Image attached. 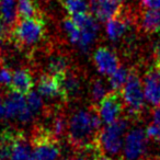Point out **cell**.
<instances>
[{
    "label": "cell",
    "instance_id": "74e56055",
    "mask_svg": "<svg viewBox=\"0 0 160 160\" xmlns=\"http://www.w3.org/2000/svg\"><path fill=\"white\" fill-rule=\"evenodd\" d=\"M159 160H160V159H159Z\"/></svg>",
    "mask_w": 160,
    "mask_h": 160
},
{
    "label": "cell",
    "instance_id": "f1b7e54d",
    "mask_svg": "<svg viewBox=\"0 0 160 160\" xmlns=\"http://www.w3.org/2000/svg\"><path fill=\"white\" fill-rule=\"evenodd\" d=\"M12 79V71L5 66L0 67V86L2 87H10Z\"/></svg>",
    "mask_w": 160,
    "mask_h": 160
},
{
    "label": "cell",
    "instance_id": "ac0fdd59",
    "mask_svg": "<svg viewBox=\"0 0 160 160\" xmlns=\"http://www.w3.org/2000/svg\"><path fill=\"white\" fill-rule=\"evenodd\" d=\"M139 28L144 33L160 32V9H146L139 18Z\"/></svg>",
    "mask_w": 160,
    "mask_h": 160
},
{
    "label": "cell",
    "instance_id": "9c48e42d",
    "mask_svg": "<svg viewBox=\"0 0 160 160\" xmlns=\"http://www.w3.org/2000/svg\"><path fill=\"white\" fill-rule=\"evenodd\" d=\"M6 118L10 120H17L21 123H28L33 120L34 115L29 109L25 96L10 90L5 100Z\"/></svg>",
    "mask_w": 160,
    "mask_h": 160
},
{
    "label": "cell",
    "instance_id": "9a60e30c",
    "mask_svg": "<svg viewBox=\"0 0 160 160\" xmlns=\"http://www.w3.org/2000/svg\"><path fill=\"white\" fill-rule=\"evenodd\" d=\"M132 22H133V20H132L131 17L125 16V14L120 16V13L114 18L108 20L107 27H105L108 38L113 42L121 40L129 30Z\"/></svg>",
    "mask_w": 160,
    "mask_h": 160
},
{
    "label": "cell",
    "instance_id": "d4e9b609",
    "mask_svg": "<svg viewBox=\"0 0 160 160\" xmlns=\"http://www.w3.org/2000/svg\"><path fill=\"white\" fill-rule=\"evenodd\" d=\"M69 16L89 12V3L86 0H59Z\"/></svg>",
    "mask_w": 160,
    "mask_h": 160
},
{
    "label": "cell",
    "instance_id": "4fadbf2b",
    "mask_svg": "<svg viewBox=\"0 0 160 160\" xmlns=\"http://www.w3.org/2000/svg\"><path fill=\"white\" fill-rule=\"evenodd\" d=\"M38 92L45 99H60L66 102L57 76L51 73L41 76L38 81Z\"/></svg>",
    "mask_w": 160,
    "mask_h": 160
},
{
    "label": "cell",
    "instance_id": "603a6c76",
    "mask_svg": "<svg viewBox=\"0 0 160 160\" xmlns=\"http://www.w3.org/2000/svg\"><path fill=\"white\" fill-rule=\"evenodd\" d=\"M109 92V88L104 81L100 78H94L90 86V98L92 101V105L98 104Z\"/></svg>",
    "mask_w": 160,
    "mask_h": 160
},
{
    "label": "cell",
    "instance_id": "8fae6325",
    "mask_svg": "<svg viewBox=\"0 0 160 160\" xmlns=\"http://www.w3.org/2000/svg\"><path fill=\"white\" fill-rule=\"evenodd\" d=\"M89 11L97 20L107 22L121 12L120 0H90Z\"/></svg>",
    "mask_w": 160,
    "mask_h": 160
},
{
    "label": "cell",
    "instance_id": "83f0119b",
    "mask_svg": "<svg viewBox=\"0 0 160 160\" xmlns=\"http://www.w3.org/2000/svg\"><path fill=\"white\" fill-rule=\"evenodd\" d=\"M62 27H64L65 32L68 35V38L72 44L77 45L80 38V29L71 18H66L62 21Z\"/></svg>",
    "mask_w": 160,
    "mask_h": 160
},
{
    "label": "cell",
    "instance_id": "8992f818",
    "mask_svg": "<svg viewBox=\"0 0 160 160\" xmlns=\"http://www.w3.org/2000/svg\"><path fill=\"white\" fill-rule=\"evenodd\" d=\"M148 136L142 127H134L125 135L122 160H146Z\"/></svg>",
    "mask_w": 160,
    "mask_h": 160
},
{
    "label": "cell",
    "instance_id": "5bb4252c",
    "mask_svg": "<svg viewBox=\"0 0 160 160\" xmlns=\"http://www.w3.org/2000/svg\"><path fill=\"white\" fill-rule=\"evenodd\" d=\"M57 77L65 100L68 101L70 99H76L79 96L81 91V80L76 71L68 69L65 73L57 76Z\"/></svg>",
    "mask_w": 160,
    "mask_h": 160
},
{
    "label": "cell",
    "instance_id": "3957f363",
    "mask_svg": "<svg viewBox=\"0 0 160 160\" xmlns=\"http://www.w3.org/2000/svg\"><path fill=\"white\" fill-rule=\"evenodd\" d=\"M45 32L46 29L42 17L20 19L12 29L10 40L20 48H27L40 43L44 38Z\"/></svg>",
    "mask_w": 160,
    "mask_h": 160
},
{
    "label": "cell",
    "instance_id": "e575fe53",
    "mask_svg": "<svg viewBox=\"0 0 160 160\" xmlns=\"http://www.w3.org/2000/svg\"><path fill=\"white\" fill-rule=\"evenodd\" d=\"M64 160H91V159H89L88 157H82V156H77V157L72 156V157H68Z\"/></svg>",
    "mask_w": 160,
    "mask_h": 160
},
{
    "label": "cell",
    "instance_id": "7c38bea8",
    "mask_svg": "<svg viewBox=\"0 0 160 160\" xmlns=\"http://www.w3.org/2000/svg\"><path fill=\"white\" fill-rule=\"evenodd\" d=\"M93 62L101 75L110 76L118 68L120 60L116 54L108 47H99L93 55Z\"/></svg>",
    "mask_w": 160,
    "mask_h": 160
},
{
    "label": "cell",
    "instance_id": "cb8c5ba5",
    "mask_svg": "<svg viewBox=\"0 0 160 160\" xmlns=\"http://www.w3.org/2000/svg\"><path fill=\"white\" fill-rule=\"evenodd\" d=\"M18 16L20 19L38 18L41 12L33 0H18Z\"/></svg>",
    "mask_w": 160,
    "mask_h": 160
},
{
    "label": "cell",
    "instance_id": "5b68a950",
    "mask_svg": "<svg viewBox=\"0 0 160 160\" xmlns=\"http://www.w3.org/2000/svg\"><path fill=\"white\" fill-rule=\"evenodd\" d=\"M57 138L46 127H40L34 131L32 136L34 159L35 160H58L60 147Z\"/></svg>",
    "mask_w": 160,
    "mask_h": 160
},
{
    "label": "cell",
    "instance_id": "ba28073f",
    "mask_svg": "<svg viewBox=\"0 0 160 160\" xmlns=\"http://www.w3.org/2000/svg\"><path fill=\"white\" fill-rule=\"evenodd\" d=\"M71 19L80 29V38L77 46L82 52H88L96 41L99 32L97 19L90 12L75 14L71 16Z\"/></svg>",
    "mask_w": 160,
    "mask_h": 160
},
{
    "label": "cell",
    "instance_id": "836d02e7",
    "mask_svg": "<svg viewBox=\"0 0 160 160\" xmlns=\"http://www.w3.org/2000/svg\"><path fill=\"white\" fill-rule=\"evenodd\" d=\"M96 160H120V159H115V158H111L110 156L100 153V155H99L98 157L96 158Z\"/></svg>",
    "mask_w": 160,
    "mask_h": 160
},
{
    "label": "cell",
    "instance_id": "6da1fadb",
    "mask_svg": "<svg viewBox=\"0 0 160 160\" xmlns=\"http://www.w3.org/2000/svg\"><path fill=\"white\" fill-rule=\"evenodd\" d=\"M102 120L92 105L89 109L75 111L69 118L67 126V138L73 148L77 150L90 147L97 144V138L102 128Z\"/></svg>",
    "mask_w": 160,
    "mask_h": 160
},
{
    "label": "cell",
    "instance_id": "d6986e66",
    "mask_svg": "<svg viewBox=\"0 0 160 160\" xmlns=\"http://www.w3.org/2000/svg\"><path fill=\"white\" fill-rule=\"evenodd\" d=\"M18 18V0H0V19L13 29Z\"/></svg>",
    "mask_w": 160,
    "mask_h": 160
},
{
    "label": "cell",
    "instance_id": "277c9868",
    "mask_svg": "<svg viewBox=\"0 0 160 160\" xmlns=\"http://www.w3.org/2000/svg\"><path fill=\"white\" fill-rule=\"evenodd\" d=\"M125 110L129 116L138 118L145 109V94L142 80L135 69L129 71L128 78L122 89Z\"/></svg>",
    "mask_w": 160,
    "mask_h": 160
},
{
    "label": "cell",
    "instance_id": "30bf717a",
    "mask_svg": "<svg viewBox=\"0 0 160 160\" xmlns=\"http://www.w3.org/2000/svg\"><path fill=\"white\" fill-rule=\"evenodd\" d=\"M145 100L152 107L160 105V59H156L144 77Z\"/></svg>",
    "mask_w": 160,
    "mask_h": 160
},
{
    "label": "cell",
    "instance_id": "d6a6232c",
    "mask_svg": "<svg viewBox=\"0 0 160 160\" xmlns=\"http://www.w3.org/2000/svg\"><path fill=\"white\" fill-rule=\"evenodd\" d=\"M6 118V109H5V102L0 98V120Z\"/></svg>",
    "mask_w": 160,
    "mask_h": 160
},
{
    "label": "cell",
    "instance_id": "f546056e",
    "mask_svg": "<svg viewBox=\"0 0 160 160\" xmlns=\"http://www.w3.org/2000/svg\"><path fill=\"white\" fill-rule=\"evenodd\" d=\"M12 32V28L9 27L6 22L0 19V41H5L10 38Z\"/></svg>",
    "mask_w": 160,
    "mask_h": 160
},
{
    "label": "cell",
    "instance_id": "2e32d148",
    "mask_svg": "<svg viewBox=\"0 0 160 160\" xmlns=\"http://www.w3.org/2000/svg\"><path fill=\"white\" fill-rule=\"evenodd\" d=\"M10 160H35L32 142H30L22 133H16Z\"/></svg>",
    "mask_w": 160,
    "mask_h": 160
},
{
    "label": "cell",
    "instance_id": "4dcf8cb0",
    "mask_svg": "<svg viewBox=\"0 0 160 160\" xmlns=\"http://www.w3.org/2000/svg\"><path fill=\"white\" fill-rule=\"evenodd\" d=\"M140 5L145 9H160V0H140Z\"/></svg>",
    "mask_w": 160,
    "mask_h": 160
},
{
    "label": "cell",
    "instance_id": "d590c367",
    "mask_svg": "<svg viewBox=\"0 0 160 160\" xmlns=\"http://www.w3.org/2000/svg\"><path fill=\"white\" fill-rule=\"evenodd\" d=\"M120 1H121V2H122V1H123V0H120Z\"/></svg>",
    "mask_w": 160,
    "mask_h": 160
},
{
    "label": "cell",
    "instance_id": "7a4b0ae2",
    "mask_svg": "<svg viewBox=\"0 0 160 160\" xmlns=\"http://www.w3.org/2000/svg\"><path fill=\"white\" fill-rule=\"evenodd\" d=\"M129 118L121 116L111 124L101 128L97 138V144L101 153L107 156H118L122 153L125 135L129 128Z\"/></svg>",
    "mask_w": 160,
    "mask_h": 160
},
{
    "label": "cell",
    "instance_id": "44dd1931",
    "mask_svg": "<svg viewBox=\"0 0 160 160\" xmlns=\"http://www.w3.org/2000/svg\"><path fill=\"white\" fill-rule=\"evenodd\" d=\"M129 75V70L124 66H118V68L112 75L109 76V87L114 91H122L125 82Z\"/></svg>",
    "mask_w": 160,
    "mask_h": 160
},
{
    "label": "cell",
    "instance_id": "1f68e13d",
    "mask_svg": "<svg viewBox=\"0 0 160 160\" xmlns=\"http://www.w3.org/2000/svg\"><path fill=\"white\" fill-rule=\"evenodd\" d=\"M153 54L156 56V59H160V40H158L157 42L153 44Z\"/></svg>",
    "mask_w": 160,
    "mask_h": 160
},
{
    "label": "cell",
    "instance_id": "ffe728a7",
    "mask_svg": "<svg viewBox=\"0 0 160 160\" xmlns=\"http://www.w3.org/2000/svg\"><path fill=\"white\" fill-rule=\"evenodd\" d=\"M69 58L62 54H53L47 59V73L59 76L65 73L69 69Z\"/></svg>",
    "mask_w": 160,
    "mask_h": 160
},
{
    "label": "cell",
    "instance_id": "484cf974",
    "mask_svg": "<svg viewBox=\"0 0 160 160\" xmlns=\"http://www.w3.org/2000/svg\"><path fill=\"white\" fill-rule=\"evenodd\" d=\"M146 134L148 138L160 142V105L156 107L152 112V123L147 126Z\"/></svg>",
    "mask_w": 160,
    "mask_h": 160
},
{
    "label": "cell",
    "instance_id": "4316f807",
    "mask_svg": "<svg viewBox=\"0 0 160 160\" xmlns=\"http://www.w3.org/2000/svg\"><path fill=\"white\" fill-rule=\"evenodd\" d=\"M27 103L29 109L33 113V115H38L43 109V97L38 91H30L28 94H25Z\"/></svg>",
    "mask_w": 160,
    "mask_h": 160
},
{
    "label": "cell",
    "instance_id": "8d00e7d4",
    "mask_svg": "<svg viewBox=\"0 0 160 160\" xmlns=\"http://www.w3.org/2000/svg\"><path fill=\"white\" fill-rule=\"evenodd\" d=\"M0 42H1V41H0ZM0 51H1V48H0Z\"/></svg>",
    "mask_w": 160,
    "mask_h": 160
},
{
    "label": "cell",
    "instance_id": "52a82bcc",
    "mask_svg": "<svg viewBox=\"0 0 160 160\" xmlns=\"http://www.w3.org/2000/svg\"><path fill=\"white\" fill-rule=\"evenodd\" d=\"M100 115L102 122L105 125L115 122L121 118L123 111L125 110L124 100L122 97V91L111 90L100 102L94 105Z\"/></svg>",
    "mask_w": 160,
    "mask_h": 160
},
{
    "label": "cell",
    "instance_id": "e0dca14e",
    "mask_svg": "<svg viewBox=\"0 0 160 160\" xmlns=\"http://www.w3.org/2000/svg\"><path fill=\"white\" fill-rule=\"evenodd\" d=\"M10 90L20 94H28L33 89V77L29 69L19 68L12 72Z\"/></svg>",
    "mask_w": 160,
    "mask_h": 160
},
{
    "label": "cell",
    "instance_id": "7402d4cb",
    "mask_svg": "<svg viewBox=\"0 0 160 160\" xmlns=\"http://www.w3.org/2000/svg\"><path fill=\"white\" fill-rule=\"evenodd\" d=\"M52 123L49 127V132L55 136L57 139H60L67 134V126H68V121L66 120L65 115H62L59 112H56L52 116Z\"/></svg>",
    "mask_w": 160,
    "mask_h": 160
}]
</instances>
